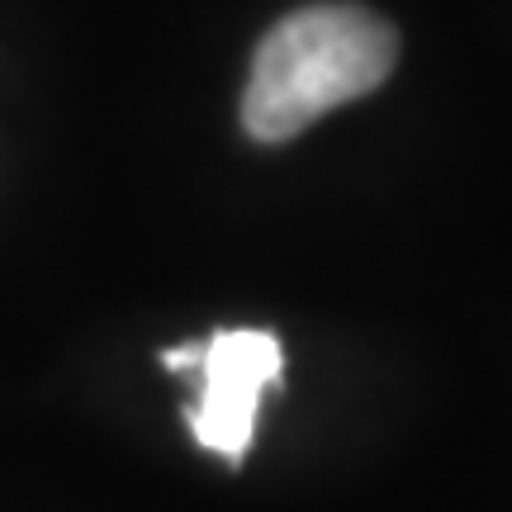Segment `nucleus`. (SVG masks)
Wrapping results in <instances>:
<instances>
[{"mask_svg":"<svg viewBox=\"0 0 512 512\" xmlns=\"http://www.w3.org/2000/svg\"><path fill=\"white\" fill-rule=\"evenodd\" d=\"M399 34L366 5H304L261 38L242 91V128L256 143H290L313 119L389 81Z\"/></svg>","mask_w":512,"mask_h":512,"instance_id":"f257e3e1","label":"nucleus"},{"mask_svg":"<svg viewBox=\"0 0 512 512\" xmlns=\"http://www.w3.org/2000/svg\"><path fill=\"white\" fill-rule=\"evenodd\" d=\"M285 351L266 328H223L204 342L200 356V399L185 408V422L204 451L233 460L247 456L256 437V408L266 384L280 380Z\"/></svg>","mask_w":512,"mask_h":512,"instance_id":"f03ea898","label":"nucleus"},{"mask_svg":"<svg viewBox=\"0 0 512 512\" xmlns=\"http://www.w3.org/2000/svg\"><path fill=\"white\" fill-rule=\"evenodd\" d=\"M200 356H204L200 342H185V347L162 351V366H166V370H176V375H190V370H200Z\"/></svg>","mask_w":512,"mask_h":512,"instance_id":"7ed1b4c3","label":"nucleus"}]
</instances>
